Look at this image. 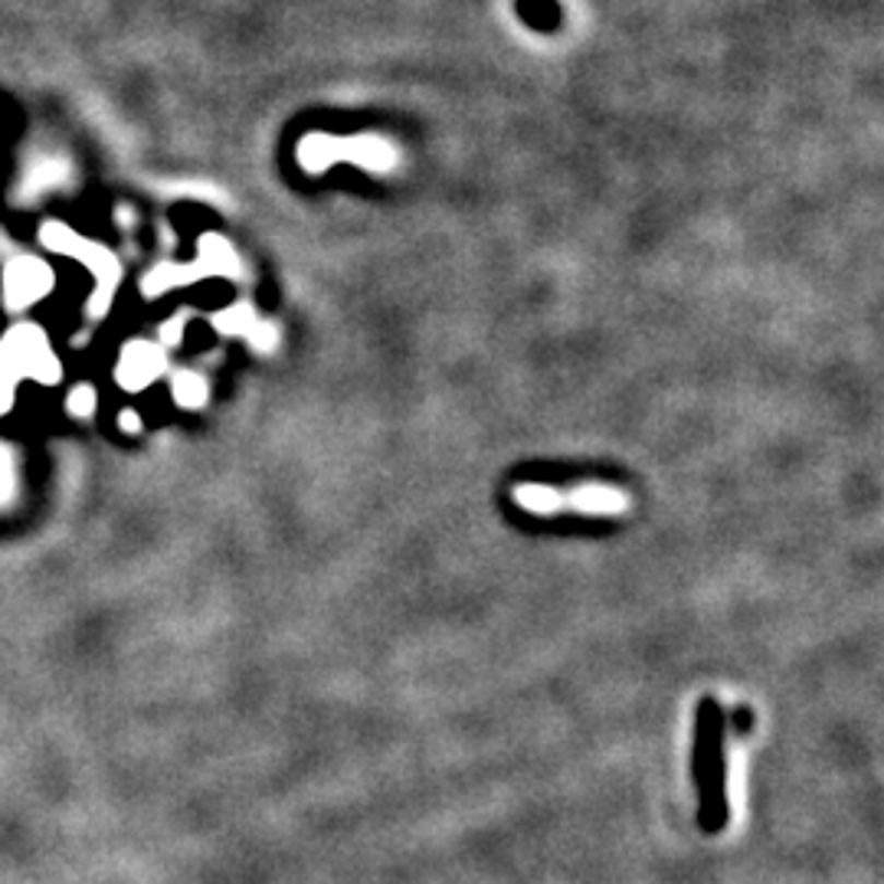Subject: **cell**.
<instances>
[{"mask_svg":"<svg viewBox=\"0 0 884 884\" xmlns=\"http://www.w3.org/2000/svg\"><path fill=\"white\" fill-rule=\"evenodd\" d=\"M721 734H718V708L711 702L702 705L698 711V790L711 810L708 826H721L724 806H721Z\"/></svg>","mask_w":884,"mask_h":884,"instance_id":"1","label":"cell"},{"mask_svg":"<svg viewBox=\"0 0 884 884\" xmlns=\"http://www.w3.org/2000/svg\"><path fill=\"white\" fill-rule=\"evenodd\" d=\"M390 148L374 141V138H364V141H331V138H308L302 144V164L311 167V170H325L331 161H341V157H351V161H361L367 167H387L393 157L387 154Z\"/></svg>","mask_w":884,"mask_h":884,"instance_id":"2","label":"cell"},{"mask_svg":"<svg viewBox=\"0 0 884 884\" xmlns=\"http://www.w3.org/2000/svg\"><path fill=\"white\" fill-rule=\"evenodd\" d=\"M564 505L584 515H620L629 508V498L610 485H580L570 495H561V508Z\"/></svg>","mask_w":884,"mask_h":884,"instance_id":"3","label":"cell"},{"mask_svg":"<svg viewBox=\"0 0 884 884\" xmlns=\"http://www.w3.org/2000/svg\"><path fill=\"white\" fill-rule=\"evenodd\" d=\"M43 288H49V272L36 262H20L10 269V285H7V295H10V305H23L30 298H36Z\"/></svg>","mask_w":884,"mask_h":884,"instance_id":"4","label":"cell"},{"mask_svg":"<svg viewBox=\"0 0 884 884\" xmlns=\"http://www.w3.org/2000/svg\"><path fill=\"white\" fill-rule=\"evenodd\" d=\"M515 502L524 505L534 515H554L561 511V492L547 488V485H518L515 488Z\"/></svg>","mask_w":884,"mask_h":884,"instance_id":"5","label":"cell"},{"mask_svg":"<svg viewBox=\"0 0 884 884\" xmlns=\"http://www.w3.org/2000/svg\"><path fill=\"white\" fill-rule=\"evenodd\" d=\"M134 354H138V357L125 361V367H121V380H125L131 390H138L148 377H154V374L161 370V357H157V354H148L144 347H134Z\"/></svg>","mask_w":884,"mask_h":884,"instance_id":"6","label":"cell"},{"mask_svg":"<svg viewBox=\"0 0 884 884\" xmlns=\"http://www.w3.org/2000/svg\"><path fill=\"white\" fill-rule=\"evenodd\" d=\"M174 393H177L187 406H197V403H203V397H207L203 384H200L193 374H180V377L174 380Z\"/></svg>","mask_w":884,"mask_h":884,"instance_id":"7","label":"cell"},{"mask_svg":"<svg viewBox=\"0 0 884 884\" xmlns=\"http://www.w3.org/2000/svg\"><path fill=\"white\" fill-rule=\"evenodd\" d=\"M89 406H92V390H89V387H82L79 393L69 397V410H72V413L82 416V413H89Z\"/></svg>","mask_w":884,"mask_h":884,"instance_id":"8","label":"cell"},{"mask_svg":"<svg viewBox=\"0 0 884 884\" xmlns=\"http://www.w3.org/2000/svg\"><path fill=\"white\" fill-rule=\"evenodd\" d=\"M125 426H128V429H138V416H134V410H125V413H121V429H125Z\"/></svg>","mask_w":884,"mask_h":884,"instance_id":"9","label":"cell"}]
</instances>
